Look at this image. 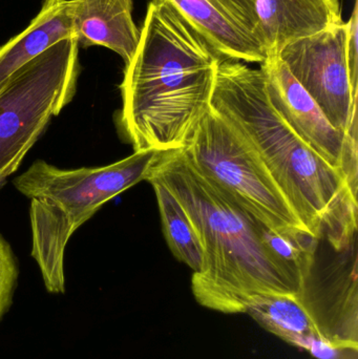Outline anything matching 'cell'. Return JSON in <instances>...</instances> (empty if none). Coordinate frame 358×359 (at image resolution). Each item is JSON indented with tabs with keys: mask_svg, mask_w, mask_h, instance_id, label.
<instances>
[{
	"mask_svg": "<svg viewBox=\"0 0 358 359\" xmlns=\"http://www.w3.org/2000/svg\"><path fill=\"white\" fill-rule=\"evenodd\" d=\"M126 63L119 128L135 151H181L209 111L221 57L167 0H151Z\"/></svg>",
	"mask_w": 358,
	"mask_h": 359,
	"instance_id": "cell-1",
	"label": "cell"
},
{
	"mask_svg": "<svg viewBox=\"0 0 358 359\" xmlns=\"http://www.w3.org/2000/svg\"><path fill=\"white\" fill-rule=\"evenodd\" d=\"M209 107L256 151L311 234L336 252L348 250L357 232V192L275 111L262 69L220 58Z\"/></svg>",
	"mask_w": 358,
	"mask_h": 359,
	"instance_id": "cell-2",
	"label": "cell"
},
{
	"mask_svg": "<svg viewBox=\"0 0 358 359\" xmlns=\"http://www.w3.org/2000/svg\"><path fill=\"white\" fill-rule=\"evenodd\" d=\"M149 178L159 180L178 198L201 241L203 269L191 278L200 305L239 314L254 295L298 294L261 241L259 224L208 183L182 151L160 153Z\"/></svg>",
	"mask_w": 358,
	"mask_h": 359,
	"instance_id": "cell-3",
	"label": "cell"
},
{
	"mask_svg": "<svg viewBox=\"0 0 358 359\" xmlns=\"http://www.w3.org/2000/svg\"><path fill=\"white\" fill-rule=\"evenodd\" d=\"M160 151H135L103 168L60 170L36 161L14 180L31 200L33 247L48 292L64 293V251L71 234L105 203L141 181H146Z\"/></svg>",
	"mask_w": 358,
	"mask_h": 359,
	"instance_id": "cell-4",
	"label": "cell"
},
{
	"mask_svg": "<svg viewBox=\"0 0 358 359\" xmlns=\"http://www.w3.org/2000/svg\"><path fill=\"white\" fill-rule=\"evenodd\" d=\"M181 151L208 183L252 221L275 231L311 234L256 151L214 109L209 107L193 140Z\"/></svg>",
	"mask_w": 358,
	"mask_h": 359,
	"instance_id": "cell-5",
	"label": "cell"
},
{
	"mask_svg": "<svg viewBox=\"0 0 358 359\" xmlns=\"http://www.w3.org/2000/svg\"><path fill=\"white\" fill-rule=\"evenodd\" d=\"M81 67L75 37L57 42L0 88V179L22 163L53 117L73 101Z\"/></svg>",
	"mask_w": 358,
	"mask_h": 359,
	"instance_id": "cell-6",
	"label": "cell"
},
{
	"mask_svg": "<svg viewBox=\"0 0 358 359\" xmlns=\"http://www.w3.org/2000/svg\"><path fill=\"white\" fill-rule=\"evenodd\" d=\"M277 57L336 130L357 136L358 93L347 59V22L296 40Z\"/></svg>",
	"mask_w": 358,
	"mask_h": 359,
	"instance_id": "cell-7",
	"label": "cell"
},
{
	"mask_svg": "<svg viewBox=\"0 0 358 359\" xmlns=\"http://www.w3.org/2000/svg\"><path fill=\"white\" fill-rule=\"evenodd\" d=\"M267 95L296 135L330 165L343 170L357 192V136L336 130L279 57L261 63Z\"/></svg>",
	"mask_w": 358,
	"mask_h": 359,
	"instance_id": "cell-8",
	"label": "cell"
},
{
	"mask_svg": "<svg viewBox=\"0 0 358 359\" xmlns=\"http://www.w3.org/2000/svg\"><path fill=\"white\" fill-rule=\"evenodd\" d=\"M221 58L263 63L256 0H167Z\"/></svg>",
	"mask_w": 358,
	"mask_h": 359,
	"instance_id": "cell-9",
	"label": "cell"
},
{
	"mask_svg": "<svg viewBox=\"0 0 358 359\" xmlns=\"http://www.w3.org/2000/svg\"><path fill=\"white\" fill-rule=\"evenodd\" d=\"M259 39L267 57L296 40L343 22L340 0H256Z\"/></svg>",
	"mask_w": 358,
	"mask_h": 359,
	"instance_id": "cell-10",
	"label": "cell"
},
{
	"mask_svg": "<svg viewBox=\"0 0 358 359\" xmlns=\"http://www.w3.org/2000/svg\"><path fill=\"white\" fill-rule=\"evenodd\" d=\"M69 11L79 48L104 46L130 62L141 34L132 17L134 0H69Z\"/></svg>",
	"mask_w": 358,
	"mask_h": 359,
	"instance_id": "cell-11",
	"label": "cell"
},
{
	"mask_svg": "<svg viewBox=\"0 0 358 359\" xmlns=\"http://www.w3.org/2000/svg\"><path fill=\"white\" fill-rule=\"evenodd\" d=\"M71 37L74 31L69 0H43L29 25L0 46V88L23 65Z\"/></svg>",
	"mask_w": 358,
	"mask_h": 359,
	"instance_id": "cell-12",
	"label": "cell"
},
{
	"mask_svg": "<svg viewBox=\"0 0 358 359\" xmlns=\"http://www.w3.org/2000/svg\"><path fill=\"white\" fill-rule=\"evenodd\" d=\"M245 313L282 341L306 351L321 339L296 294L254 295L248 302Z\"/></svg>",
	"mask_w": 358,
	"mask_h": 359,
	"instance_id": "cell-13",
	"label": "cell"
},
{
	"mask_svg": "<svg viewBox=\"0 0 358 359\" xmlns=\"http://www.w3.org/2000/svg\"><path fill=\"white\" fill-rule=\"evenodd\" d=\"M146 181L155 190L164 236L172 255L193 269V273H199L203 269V247L186 210L159 180L149 178Z\"/></svg>",
	"mask_w": 358,
	"mask_h": 359,
	"instance_id": "cell-14",
	"label": "cell"
},
{
	"mask_svg": "<svg viewBox=\"0 0 358 359\" xmlns=\"http://www.w3.org/2000/svg\"><path fill=\"white\" fill-rule=\"evenodd\" d=\"M259 236L267 250L279 262L300 294L315 265L319 238L305 232H283L258 225Z\"/></svg>",
	"mask_w": 358,
	"mask_h": 359,
	"instance_id": "cell-15",
	"label": "cell"
},
{
	"mask_svg": "<svg viewBox=\"0 0 358 359\" xmlns=\"http://www.w3.org/2000/svg\"><path fill=\"white\" fill-rule=\"evenodd\" d=\"M17 278L16 257L10 244L0 234V316L10 305Z\"/></svg>",
	"mask_w": 358,
	"mask_h": 359,
	"instance_id": "cell-16",
	"label": "cell"
},
{
	"mask_svg": "<svg viewBox=\"0 0 358 359\" xmlns=\"http://www.w3.org/2000/svg\"><path fill=\"white\" fill-rule=\"evenodd\" d=\"M357 1L350 20L347 21V59L350 72L351 84L353 90L358 93V48H357Z\"/></svg>",
	"mask_w": 358,
	"mask_h": 359,
	"instance_id": "cell-17",
	"label": "cell"
},
{
	"mask_svg": "<svg viewBox=\"0 0 358 359\" xmlns=\"http://www.w3.org/2000/svg\"><path fill=\"white\" fill-rule=\"evenodd\" d=\"M6 179H0V189L6 185Z\"/></svg>",
	"mask_w": 358,
	"mask_h": 359,
	"instance_id": "cell-18",
	"label": "cell"
}]
</instances>
